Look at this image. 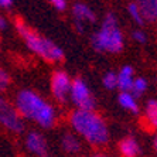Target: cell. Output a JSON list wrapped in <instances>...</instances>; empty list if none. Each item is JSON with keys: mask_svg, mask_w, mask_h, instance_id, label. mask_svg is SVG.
Wrapping results in <instances>:
<instances>
[{"mask_svg": "<svg viewBox=\"0 0 157 157\" xmlns=\"http://www.w3.org/2000/svg\"><path fill=\"white\" fill-rule=\"evenodd\" d=\"M16 109L20 113V116L34 121L44 129L51 128L55 123L54 108L45 102L40 95L29 89H23L17 94Z\"/></svg>", "mask_w": 157, "mask_h": 157, "instance_id": "obj_1", "label": "cell"}, {"mask_svg": "<svg viewBox=\"0 0 157 157\" xmlns=\"http://www.w3.org/2000/svg\"><path fill=\"white\" fill-rule=\"evenodd\" d=\"M70 122L75 132L91 144H105L109 139L105 121L94 110H75L71 113Z\"/></svg>", "mask_w": 157, "mask_h": 157, "instance_id": "obj_2", "label": "cell"}, {"mask_svg": "<svg viewBox=\"0 0 157 157\" xmlns=\"http://www.w3.org/2000/svg\"><path fill=\"white\" fill-rule=\"evenodd\" d=\"M123 34L117 26V20L112 13H108L103 18L102 27L91 37L94 50L99 52H121L123 50Z\"/></svg>", "mask_w": 157, "mask_h": 157, "instance_id": "obj_3", "label": "cell"}, {"mask_svg": "<svg viewBox=\"0 0 157 157\" xmlns=\"http://www.w3.org/2000/svg\"><path fill=\"white\" fill-rule=\"evenodd\" d=\"M14 26L16 30L18 31V34L24 38L27 47L33 52H36L37 55H40L41 58L52 62L61 61L64 58V51L57 44H54L51 40H48L45 37H41L40 34L33 31L23 20H20V18L16 20Z\"/></svg>", "mask_w": 157, "mask_h": 157, "instance_id": "obj_4", "label": "cell"}, {"mask_svg": "<svg viewBox=\"0 0 157 157\" xmlns=\"http://www.w3.org/2000/svg\"><path fill=\"white\" fill-rule=\"evenodd\" d=\"M72 102L78 106L79 110H94L95 108V99L89 92V88L81 78H75L71 85L70 92Z\"/></svg>", "mask_w": 157, "mask_h": 157, "instance_id": "obj_5", "label": "cell"}, {"mask_svg": "<svg viewBox=\"0 0 157 157\" xmlns=\"http://www.w3.org/2000/svg\"><path fill=\"white\" fill-rule=\"evenodd\" d=\"M0 124L4 126L7 130L16 133H20L24 129L23 119L16 109V106H13L4 98H0Z\"/></svg>", "mask_w": 157, "mask_h": 157, "instance_id": "obj_6", "label": "cell"}, {"mask_svg": "<svg viewBox=\"0 0 157 157\" xmlns=\"http://www.w3.org/2000/svg\"><path fill=\"white\" fill-rule=\"evenodd\" d=\"M71 85H72V81L70 79L67 72L57 71V72L52 74L51 91H52V95L58 99L59 102H64L67 99L68 94L71 92Z\"/></svg>", "mask_w": 157, "mask_h": 157, "instance_id": "obj_7", "label": "cell"}, {"mask_svg": "<svg viewBox=\"0 0 157 157\" xmlns=\"http://www.w3.org/2000/svg\"><path fill=\"white\" fill-rule=\"evenodd\" d=\"M72 16L77 24V29L79 33L84 31L85 23H95L96 21V14L94 13L89 6L84 3H75L72 6Z\"/></svg>", "mask_w": 157, "mask_h": 157, "instance_id": "obj_8", "label": "cell"}, {"mask_svg": "<svg viewBox=\"0 0 157 157\" xmlns=\"http://www.w3.org/2000/svg\"><path fill=\"white\" fill-rule=\"evenodd\" d=\"M26 147L36 156L45 157L47 154V142L40 132H30L26 137Z\"/></svg>", "mask_w": 157, "mask_h": 157, "instance_id": "obj_9", "label": "cell"}, {"mask_svg": "<svg viewBox=\"0 0 157 157\" xmlns=\"http://www.w3.org/2000/svg\"><path fill=\"white\" fill-rule=\"evenodd\" d=\"M133 81V68L130 65H124L117 74V88L122 92H130Z\"/></svg>", "mask_w": 157, "mask_h": 157, "instance_id": "obj_10", "label": "cell"}, {"mask_svg": "<svg viewBox=\"0 0 157 157\" xmlns=\"http://www.w3.org/2000/svg\"><path fill=\"white\" fill-rule=\"evenodd\" d=\"M119 150L123 157H137L140 154V146L133 137H124L119 143Z\"/></svg>", "mask_w": 157, "mask_h": 157, "instance_id": "obj_11", "label": "cell"}, {"mask_svg": "<svg viewBox=\"0 0 157 157\" xmlns=\"http://www.w3.org/2000/svg\"><path fill=\"white\" fill-rule=\"evenodd\" d=\"M139 7L142 11L143 20L154 21L157 20V0H147V2H139Z\"/></svg>", "mask_w": 157, "mask_h": 157, "instance_id": "obj_12", "label": "cell"}, {"mask_svg": "<svg viewBox=\"0 0 157 157\" xmlns=\"http://www.w3.org/2000/svg\"><path fill=\"white\" fill-rule=\"evenodd\" d=\"M119 103L123 106L124 109L130 110L133 113H137L139 112V105L136 102V98L132 95L130 92H121V95H119Z\"/></svg>", "mask_w": 157, "mask_h": 157, "instance_id": "obj_13", "label": "cell"}, {"mask_svg": "<svg viewBox=\"0 0 157 157\" xmlns=\"http://www.w3.org/2000/svg\"><path fill=\"white\" fill-rule=\"evenodd\" d=\"M61 144H62V149L65 150V151H68V153H77L78 150L81 149L79 140L74 135H71V133H65V135L62 136Z\"/></svg>", "mask_w": 157, "mask_h": 157, "instance_id": "obj_14", "label": "cell"}, {"mask_svg": "<svg viewBox=\"0 0 157 157\" xmlns=\"http://www.w3.org/2000/svg\"><path fill=\"white\" fill-rule=\"evenodd\" d=\"M146 119L151 128H157V101L151 99L146 105Z\"/></svg>", "mask_w": 157, "mask_h": 157, "instance_id": "obj_15", "label": "cell"}, {"mask_svg": "<svg viewBox=\"0 0 157 157\" xmlns=\"http://www.w3.org/2000/svg\"><path fill=\"white\" fill-rule=\"evenodd\" d=\"M147 89V81L144 78H136L133 81V85H132V89H130V94L135 98H139L140 95L144 94V91Z\"/></svg>", "mask_w": 157, "mask_h": 157, "instance_id": "obj_16", "label": "cell"}, {"mask_svg": "<svg viewBox=\"0 0 157 157\" xmlns=\"http://www.w3.org/2000/svg\"><path fill=\"white\" fill-rule=\"evenodd\" d=\"M128 11H129V14H130V17L133 18V21H136L137 24H140V26L144 23L143 16H142V11H140V7H139V4L137 3H129Z\"/></svg>", "mask_w": 157, "mask_h": 157, "instance_id": "obj_17", "label": "cell"}, {"mask_svg": "<svg viewBox=\"0 0 157 157\" xmlns=\"http://www.w3.org/2000/svg\"><path fill=\"white\" fill-rule=\"evenodd\" d=\"M102 82H103V86H105L106 89H109V91L117 88V74L108 72L105 77H103Z\"/></svg>", "mask_w": 157, "mask_h": 157, "instance_id": "obj_18", "label": "cell"}, {"mask_svg": "<svg viewBox=\"0 0 157 157\" xmlns=\"http://www.w3.org/2000/svg\"><path fill=\"white\" fill-rule=\"evenodd\" d=\"M10 84V77L4 70H0V91H4Z\"/></svg>", "mask_w": 157, "mask_h": 157, "instance_id": "obj_19", "label": "cell"}, {"mask_svg": "<svg viewBox=\"0 0 157 157\" xmlns=\"http://www.w3.org/2000/svg\"><path fill=\"white\" fill-rule=\"evenodd\" d=\"M132 38L139 44H144L147 41V36L144 34V31H142V30H136V31H133V33H132Z\"/></svg>", "mask_w": 157, "mask_h": 157, "instance_id": "obj_20", "label": "cell"}, {"mask_svg": "<svg viewBox=\"0 0 157 157\" xmlns=\"http://www.w3.org/2000/svg\"><path fill=\"white\" fill-rule=\"evenodd\" d=\"M51 4H52V6H54V7L57 9L58 11H64V10L67 9V6H68L65 0H52Z\"/></svg>", "mask_w": 157, "mask_h": 157, "instance_id": "obj_21", "label": "cell"}, {"mask_svg": "<svg viewBox=\"0 0 157 157\" xmlns=\"http://www.w3.org/2000/svg\"><path fill=\"white\" fill-rule=\"evenodd\" d=\"M13 6V0H0V9L9 10Z\"/></svg>", "mask_w": 157, "mask_h": 157, "instance_id": "obj_22", "label": "cell"}, {"mask_svg": "<svg viewBox=\"0 0 157 157\" xmlns=\"http://www.w3.org/2000/svg\"><path fill=\"white\" fill-rule=\"evenodd\" d=\"M6 29H7V20H6V17L0 16V31H4Z\"/></svg>", "mask_w": 157, "mask_h": 157, "instance_id": "obj_23", "label": "cell"}, {"mask_svg": "<svg viewBox=\"0 0 157 157\" xmlns=\"http://www.w3.org/2000/svg\"><path fill=\"white\" fill-rule=\"evenodd\" d=\"M154 147H156V150H157V136L154 137Z\"/></svg>", "mask_w": 157, "mask_h": 157, "instance_id": "obj_24", "label": "cell"}, {"mask_svg": "<svg viewBox=\"0 0 157 157\" xmlns=\"http://www.w3.org/2000/svg\"><path fill=\"white\" fill-rule=\"evenodd\" d=\"M94 157H105L103 154H96V156H94Z\"/></svg>", "mask_w": 157, "mask_h": 157, "instance_id": "obj_25", "label": "cell"}]
</instances>
